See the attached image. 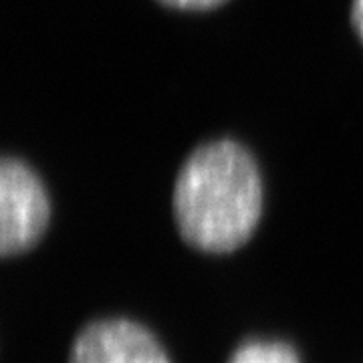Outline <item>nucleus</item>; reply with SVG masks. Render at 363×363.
Segmentation results:
<instances>
[{"label":"nucleus","instance_id":"nucleus-1","mask_svg":"<svg viewBox=\"0 0 363 363\" xmlns=\"http://www.w3.org/2000/svg\"><path fill=\"white\" fill-rule=\"evenodd\" d=\"M174 218L186 245L226 255L255 234L262 216V180L255 157L233 140L196 147L174 184Z\"/></svg>","mask_w":363,"mask_h":363},{"label":"nucleus","instance_id":"nucleus-2","mask_svg":"<svg viewBox=\"0 0 363 363\" xmlns=\"http://www.w3.org/2000/svg\"><path fill=\"white\" fill-rule=\"evenodd\" d=\"M51 218V202L40 178L23 160L0 164V255L11 259L35 247Z\"/></svg>","mask_w":363,"mask_h":363},{"label":"nucleus","instance_id":"nucleus-3","mask_svg":"<svg viewBox=\"0 0 363 363\" xmlns=\"http://www.w3.org/2000/svg\"><path fill=\"white\" fill-rule=\"evenodd\" d=\"M69 363H169L145 327L130 319H101L79 331Z\"/></svg>","mask_w":363,"mask_h":363},{"label":"nucleus","instance_id":"nucleus-4","mask_svg":"<svg viewBox=\"0 0 363 363\" xmlns=\"http://www.w3.org/2000/svg\"><path fill=\"white\" fill-rule=\"evenodd\" d=\"M228 363H301L297 351L283 341H247Z\"/></svg>","mask_w":363,"mask_h":363},{"label":"nucleus","instance_id":"nucleus-5","mask_svg":"<svg viewBox=\"0 0 363 363\" xmlns=\"http://www.w3.org/2000/svg\"><path fill=\"white\" fill-rule=\"evenodd\" d=\"M160 2L178 11H210L224 4L226 0H160Z\"/></svg>","mask_w":363,"mask_h":363},{"label":"nucleus","instance_id":"nucleus-6","mask_svg":"<svg viewBox=\"0 0 363 363\" xmlns=\"http://www.w3.org/2000/svg\"><path fill=\"white\" fill-rule=\"evenodd\" d=\"M351 23H353V28H355L357 37L363 43V0H353V6H351Z\"/></svg>","mask_w":363,"mask_h":363}]
</instances>
